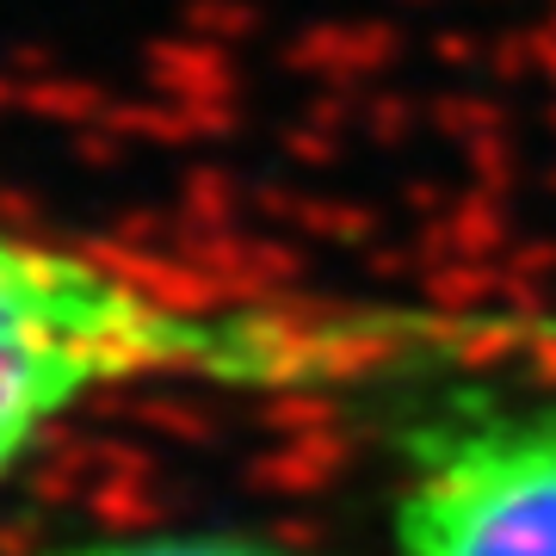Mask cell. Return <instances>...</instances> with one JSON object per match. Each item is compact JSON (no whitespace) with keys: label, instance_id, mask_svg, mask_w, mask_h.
<instances>
[{"label":"cell","instance_id":"obj_1","mask_svg":"<svg viewBox=\"0 0 556 556\" xmlns=\"http://www.w3.org/2000/svg\"><path fill=\"white\" fill-rule=\"evenodd\" d=\"M501 358L452 321L179 273L0 211V489L118 396L415 390Z\"/></svg>","mask_w":556,"mask_h":556},{"label":"cell","instance_id":"obj_2","mask_svg":"<svg viewBox=\"0 0 556 556\" xmlns=\"http://www.w3.org/2000/svg\"><path fill=\"white\" fill-rule=\"evenodd\" d=\"M408 396L390 433L396 556H556V390L477 365Z\"/></svg>","mask_w":556,"mask_h":556},{"label":"cell","instance_id":"obj_3","mask_svg":"<svg viewBox=\"0 0 556 556\" xmlns=\"http://www.w3.org/2000/svg\"><path fill=\"white\" fill-rule=\"evenodd\" d=\"M25 556H316V551L273 532H248V526H124V532L38 544Z\"/></svg>","mask_w":556,"mask_h":556}]
</instances>
